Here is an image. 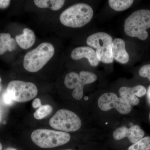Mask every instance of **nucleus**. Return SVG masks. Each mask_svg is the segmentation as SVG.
I'll use <instances>...</instances> for the list:
<instances>
[{
    "instance_id": "20e7f679",
    "label": "nucleus",
    "mask_w": 150,
    "mask_h": 150,
    "mask_svg": "<svg viewBox=\"0 0 150 150\" xmlns=\"http://www.w3.org/2000/svg\"><path fill=\"white\" fill-rule=\"evenodd\" d=\"M31 139L42 149L56 147L67 144L71 139L70 134L63 131L38 129L32 132Z\"/></svg>"
},
{
    "instance_id": "bb28decb",
    "label": "nucleus",
    "mask_w": 150,
    "mask_h": 150,
    "mask_svg": "<svg viewBox=\"0 0 150 150\" xmlns=\"http://www.w3.org/2000/svg\"><path fill=\"white\" fill-rule=\"evenodd\" d=\"M2 144H1V143H0V150H2Z\"/></svg>"
},
{
    "instance_id": "0eeeda50",
    "label": "nucleus",
    "mask_w": 150,
    "mask_h": 150,
    "mask_svg": "<svg viewBox=\"0 0 150 150\" xmlns=\"http://www.w3.org/2000/svg\"><path fill=\"white\" fill-rule=\"evenodd\" d=\"M6 91L13 101L24 103L35 98L38 90L37 86L33 83L14 80L9 83Z\"/></svg>"
},
{
    "instance_id": "2eb2a0df",
    "label": "nucleus",
    "mask_w": 150,
    "mask_h": 150,
    "mask_svg": "<svg viewBox=\"0 0 150 150\" xmlns=\"http://www.w3.org/2000/svg\"><path fill=\"white\" fill-rule=\"evenodd\" d=\"M63 0H35V5L41 8H49L53 11L59 10L62 8L65 4Z\"/></svg>"
},
{
    "instance_id": "423d86ee",
    "label": "nucleus",
    "mask_w": 150,
    "mask_h": 150,
    "mask_svg": "<svg viewBox=\"0 0 150 150\" xmlns=\"http://www.w3.org/2000/svg\"><path fill=\"white\" fill-rule=\"evenodd\" d=\"M53 129L64 132H74L80 129L82 122L76 114L67 109L58 110L49 121Z\"/></svg>"
},
{
    "instance_id": "7ed1b4c3",
    "label": "nucleus",
    "mask_w": 150,
    "mask_h": 150,
    "mask_svg": "<svg viewBox=\"0 0 150 150\" xmlns=\"http://www.w3.org/2000/svg\"><path fill=\"white\" fill-rule=\"evenodd\" d=\"M124 27L127 35L146 40L148 37L146 30L150 28V11L142 9L134 12L126 19Z\"/></svg>"
},
{
    "instance_id": "a878e982",
    "label": "nucleus",
    "mask_w": 150,
    "mask_h": 150,
    "mask_svg": "<svg viewBox=\"0 0 150 150\" xmlns=\"http://www.w3.org/2000/svg\"><path fill=\"white\" fill-rule=\"evenodd\" d=\"M147 96H150V86L148 88L147 92Z\"/></svg>"
},
{
    "instance_id": "cd10ccee",
    "label": "nucleus",
    "mask_w": 150,
    "mask_h": 150,
    "mask_svg": "<svg viewBox=\"0 0 150 150\" xmlns=\"http://www.w3.org/2000/svg\"><path fill=\"white\" fill-rule=\"evenodd\" d=\"M149 120H150V113H149Z\"/></svg>"
},
{
    "instance_id": "4468645a",
    "label": "nucleus",
    "mask_w": 150,
    "mask_h": 150,
    "mask_svg": "<svg viewBox=\"0 0 150 150\" xmlns=\"http://www.w3.org/2000/svg\"><path fill=\"white\" fill-rule=\"evenodd\" d=\"M16 48V41L11 38L8 33H0V55L4 54L6 51H13Z\"/></svg>"
},
{
    "instance_id": "f8f14e48",
    "label": "nucleus",
    "mask_w": 150,
    "mask_h": 150,
    "mask_svg": "<svg viewBox=\"0 0 150 150\" xmlns=\"http://www.w3.org/2000/svg\"><path fill=\"white\" fill-rule=\"evenodd\" d=\"M112 52L113 59L122 64L129 62V56L126 51L125 43L121 38H115L112 41Z\"/></svg>"
},
{
    "instance_id": "6e6552de",
    "label": "nucleus",
    "mask_w": 150,
    "mask_h": 150,
    "mask_svg": "<svg viewBox=\"0 0 150 150\" xmlns=\"http://www.w3.org/2000/svg\"><path fill=\"white\" fill-rule=\"evenodd\" d=\"M97 79L96 75L91 72L81 71L79 74L71 72L65 77L64 84L67 88L71 89L74 88L72 93L73 97L79 100L83 96L84 86L93 83Z\"/></svg>"
},
{
    "instance_id": "1a4fd4ad",
    "label": "nucleus",
    "mask_w": 150,
    "mask_h": 150,
    "mask_svg": "<svg viewBox=\"0 0 150 150\" xmlns=\"http://www.w3.org/2000/svg\"><path fill=\"white\" fill-rule=\"evenodd\" d=\"M100 109L106 111L115 108L122 114H127L131 112L132 107L129 103L122 98H119L113 93H106L100 97L98 101Z\"/></svg>"
},
{
    "instance_id": "aec40b11",
    "label": "nucleus",
    "mask_w": 150,
    "mask_h": 150,
    "mask_svg": "<svg viewBox=\"0 0 150 150\" xmlns=\"http://www.w3.org/2000/svg\"><path fill=\"white\" fill-rule=\"evenodd\" d=\"M132 91L136 96L141 97L144 96L146 93V89L144 86L142 85H138L131 87Z\"/></svg>"
},
{
    "instance_id": "ddd939ff",
    "label": "nucleus",
    "mask_w": 150,
    "mask_h": 150,
    "mask_svg": "<svg viewBox=\"0 0 150 150\" xmlns=\"http://www.w3.org/2000/svg\"><path fill=\"white\" fill-rule=\"evenodd\" d=\"M35 35L32 30L25 28L23 30V33L16 36V43L21 48L23 49H28L32 47L35 43Z\"/></svg>"
},
{
    "instance_id": "393cba45",
    "label": "nucleus",
    "mask_w": 150,
    "mask_h": 150,
    "mask_svg": "<svg viewBox=\"0 0 150 150\" xmlns=\"http://www.w3.org/2000/svg\"><path fill=\"white\" fill-rule=\"evenodd\" d=\"M1 79L0 77V92L1 91L2 88V85L1 84Z\"/></svg>"
},
{
    "instance_id": "f3484780",
    "label": "nucleus",
    "mask_w": 150,
    "mask_h": 150,
    "mask_svg": "<svg viewBox=\"0 0 150 150\" xmlns=\"http://www.w3.org/2000/svg\"><path fill=\"white\" fill-rule=\"evenodd\" d=\"M134 3L133 0H109L110 7L115 11H121L129 8Z\"/></svg>"
},
{
    "instance_id": "412c9836",
    "label": "nucleus",
    "mask_w": 150,
    "mask_h": 150,
    "mask_svg": "<svg viewBox=\"0 0 150 150\" xmlns=\"http://www.w3.org/2000/svg\"><path fill=\"white\" fill-rule=\"evenodd\" d=\"M139 74L141 76L147 78L150 81V64L144 65L141 67Z\"/></svg>"
},
{
    "instance_id": "b1692460",
    "label": "nucleus",
    "mask_w": 150,
    "mask_h": 150,
    "mask_svg": "<svg viewBox=\"0 0 150 150\" xmlns=\"http://www.w3.org/2000/svg\"><path fill=\"white\" fill-rule=\"evenodd\" d=\"M41 105V100L38 98H36L33 100L32 103V105L33 107L35 108H38L40 107Z\"/></svg>"
},
{
    "instance_id": "5701e85b",
    "label": "nucleus",
    "mask_w": 150,
    "mask_h": 150,
    "mask_svg": "<svg viewBox=\"0 0 150 150\" xmlns=\"http://www.w3.org/2000/svg\"><path fill=\"white\" fill-rule=\"evenodd\" d=\"M10 3L11 1L8 0H0V8H6L9 6Z\"/></svg>"
},
{
    "instance_id": "dca6fc26",
    "label": "nucleus",
    "mask_w": 150,
    "mask_h": 150,
    "mask_svg": "<svg viewBox=\"0 0 150 150\" xmlns=\"http://www.w3.org/2000/svg\"><path fill=\"white\" fill-rule=\"evenodd\" d=\"M119 93L121 98L131 105H136L139 103V100L134 95L131 87L123 86L119 89Z\"/></svg>"
},
{
    "instance_id": "f257e3e1",
    "label": "nucleus",
    "mask_w": 150,
    "mask_h": 150,
    "mask_svg": "<svg viewBox=\"0 0 150 150\" xmlns=\"http://www.w3.org/2000/svg\"><path fill=\"white\" fill-rule=\"evenodd\" d=\"M93 16V10L90 6L79 3L65 10L60 15V21L67 27L78 28L88 24Z\"/></svg>"
},
{
    "instance_id": "f03ea898",
    "label": "nucleus",
    "mask_w": 150,
    "mask_h": 150,
    "mask_svg": "<svg viewBox=\"0 0 150 150\" xmlns=\"http://www.w3.org/2000/svg\"><path fill=\"white\" fill-rule=\"evenodd\" d=\"M54 54V46L48 42H43L25 54L23 67L30 72H37L48 63Z\"/></svg>"
},
{
    "instance_id": "9d476101",
    "label": "nucleus",
    "mask_w": 150,
    "mask_h": 150,
    "mask_svg": "<svg viewBox=\"0 0 150 150\" xmlns=\"http://www.w3.org/2000/svg\"><path fill=\"white\" fill-rule=\"evenodd\" d=\"M144 131L138 125H134L130 128L126 126L119 127L114 131L113 137L115 140L122 139L125 137H128L131 143H136L142 139L144 136Z\"/></svg>"
},
{
    "instance_id": "a211bd4d",
    "label": "nucleus",
    "mask_w": 150,
    "mask_h": 150,
    "mask_svg": "<svg viewBox=\"0 0 150 150\" xmlns=\"http://www.w3.org/2000/svg\"><path fill=\"white\" fill-rule=\"evenodd\" d=\"M150 137L143 138L129 148L128 150H150Z\"/></svg>"
},
{
    "instance_id": "9b49d317",
    "label": "nucleus",
    "mask_w": 150,
    "mask_h": 150,
    "mask_svg": "<svg viewBox=\"0 0 150 150\" xmlns=\"http://www.w3.org/2000/svg\"><path fill=\"white\" fill-rule=\"evenodd\" d=\"M71 57L74 60L86 58L93 67H96L99 63L96 52L93 48L88 46H81L75 48L72 51Z\"/></svg>"
},
{
    "instance_id": "39448f33",
    "label": "nucleus",
    "mask_w": 150,
    "mask_h": 150,
    "mask_svg": "<svg viewBox=\"0 0 150 150\" xmlns=\"http://www.w3.org/2000/svg\"><path fill=\"white\" fill-rule=\"evenodd\" d=\"M112 38L106 33L99 32L88 37V46L96 49L97 57L99 62L104 64L112 63L113 61L112 52Z\"/></svg>"
},
{
    "instance_id": "6ab92c4d",
    "label": "nucleus",
    "mask_w": 150,
    "mask_h": 150,
    "mask_svg": "<svg viewBox=\"0 0 150 150\" xmlns=\"http://www.w3.org/2000/svg\"><path fill=\"white\" fill-rule=\"evenodd\" d=\"M53 111V108L49 105H41L34 112L33 116L37 120H41L51 114Z\"/></svg>"
},
{
    "instance_id": "c85d7f7f",
    "label": "nucleus",
    "mask_w": 150,
    "mask_h": 150,
    "mask_svg": "<svg viewBox=\"0 0 150 150\" xmlns=\"http://www.w3.org/2000/svg\"><path fill=\"white\" fill-rule=\"evenodd\" d=\"M64 150H73L72 149H68Z\"/></svg>"
},
{
    "instance_id": "4be33fe9",
    "label": "nucleus",
    "mask_w": 150,
    "mask_h": 150,
    "mask_svg": "<svg viewBox=\"0 0 150 150\" xmlns=\"http://www.w3.org/2000/svg\"><path fill=\"white\" fill-rule=\"evenodd\" d=\"M3 100L4 102L7 105H10L13 102V100L12 99L8 93L6 91L3 95Z\"/></svg>"
}]
</instances>
